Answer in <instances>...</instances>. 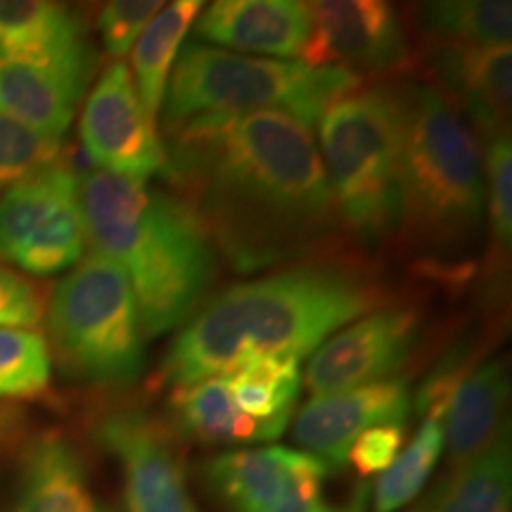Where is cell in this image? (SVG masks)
<instances>
[{"instance_id": "obj_8", "label": "cell", "mask_w": 512, "mask_h": 512, "mask_svg": "<svg viewBox=\"0 0 512 512\" xmlns=\"http://www.w3.org/2000/svg\"><path fill=\"white\" fill-rule=\"evenodd\" d=\"M86 252L79 176L69 162L19 181L0 195V264L46 278Z\"/></svg>"}, {"instance_id": "obj_1", "label": "cell", "mask_w": 512, "mask_h": 512, "mask_svg": "<svg viewBox=\"0 0 512 512\" xmlns=\"http://www.w3.org/2000/svg\"><path fill=\"white\" fill-rule=\"evenodd\" d=\"M166 136L162 178L235 273L337 256L349 238L306 121L278 110L211 114Z\"/></svg>"}, {"instance_id": "obj_14", "label": "cell", "mask_w": 512, "mask_h": 512, "mask_svg": "<svg viewBox=\"0 0 512 512\" xmlns=\"http://www.w3.org/2000/svg\"><path fill=\"white\" fill-rule=\"evenodd\" d=\"M411 413L406 380H384L366 387L313 396L294 418V441L332 467L347 463V453L363 432L377 425H403Z\"/></svg>"}, {"instance_id": "obj_9", "label": "cell", "mask_w": 512, "mask_h": 512, "mask_svg": "<svg viewBox=\"0 0 512 512\" xmlns=\"http://www.w3.org/2000/svg\"><path fill=\"white\" fill-rule=\"evenodd\" d=\"M332 465L299 448L264 446L223 451L207 460L204 479L226 512H368L363 491L332 501Z\"/></svg>"}, {"instance_id": "obj_25", "label": "cell", "mask_w": 512, "mask_h": 512, "mask_svg": "<svg viewBox=\"0 0 512 512\" xmlns=\"http://www.w3.org/2000/svg\"><path fill=\"white\" fill-rule=\"evenodd\" d=\"M415 15L430 48L510 46L512 5L508 0H439L418 5Z\"/></svg>"}, {"instance_id": "obj_23", "label": "cell", "mask_w": 512, "mask_h": 512, "mask_svg": "<svg viewBox=\"0 0 512 512\" xmlns=\"http://www.w3.org/2000/svg\"><path fill=\"white\" fill-rule=\"evenodd\" d=\"M202 8L204 5L200 0H176V3L166 5L150 19L143 34L138 36L136 46L131 48V76H136L133 83H136L138 98L143 102L147 117L155 124L162 112L171 69H174L185 36L195 19L200 17Z\"/></svg>"}, {"instance_id": "obj_4", "label": "cell", "mask_w": 512, "mask_h": 512, "mask_svg": "<svg viewBox=\"0 0 512 512\" xmlns=\"http://www.w3.org/2000/svg\"><path fill=\"white\" fill-rule=\"evenodd\" d=\"M484 152L434 86L406 83L399 162V230L422 259L465 254L484 228Z\"/></svg>"}, {"instance_id": "obj_24", "label": "cell", "mask_w": 512, "mask_h": 512, "mask_svg": "<svg viewBox=\"0 0 512 512\" xmlns=\"http://www.w3.org/2000/svg\"><path fill=\"white\" fill-rule=\"evenodd\" d=\"M171 413L178 422V430L207 444L249 446L271 441L254 420L235 406L223 375L176 387L171 392Z\"/></svg>"}, {"instance_id": "obj_5", "label": "cell", "mask_w": 512, "mask_h": 512, "mask_svg": "<svg viewBox=\"0 0 512 512\" xmlns=\"http://www.w3.org/2000/svg\"><path fill=\"white\" fill-rule=\"evenodd\" d=\"M406 83L358 88L318 121L320 159L349 240L375 247L399 230Z\"/></svg>"}, {"instance_id": "obj_32", "label": "cell", "mask_w": 512, "mask_h": 512, "mask_svg": "<svg viewBox=\"0 0 512 512\" xmlns=\"http://www.w3.org/2000/svg\"><path fill=\"white\" fill-rule=\"evenodd\" d=\"M403 441H406V427L403 425L370 427L351 444L347 460L361 477L380 475L399 456Z\"/></svg>"}, {"instance_id": "obj_17", "label": "cell", "mask_w": 512, "mask_h": 512, "mask_svg": "<svg viewBox=\"0 0 512 512\" xmlns=\"http://www.w3.org/2000/svg\"><path fill=\"white\" fill-rule=\"evenodd\" d=\"M309 3L297 0H219L197 17L195 34L245 53L302 57L309 41Z\"/></svg>"}, {"instance_id": "obj_3", "label": "cell", "mask_w": 512, "mask_h": 512, "mask_svg": "<svg viewBox=\"0 0 512 512\" xmlns=\"http://www.w3.org/2000/svg\"><path fill=\"white\" fill-rule=\"evenodd\" d=\"M86 245L126 273L140 325L150 337L171 332L200 311L216 280V249L174 192L105 169L79 176Z\"/></svg>"}, {"instance_id": "obj_18", "label": "cell", "mask_w": 512, "mask_h": 512, "mask_svg": "<svg viewBox=\"0 0 512 512\" xmlns=\"http://www.w3.org/2000/svg\"><path fill=\"white\" fill-rule=\"evenodd\" d=\"M10 512H110L95 496L86 463L60 432L38 434L24 451Z\"/></svg>"}, {"instance_id": "obj_13", "label": "cell", "mask_w": 512, "mask_h": 512, "mask_svg": "<svg viewBox=\"0 0 512 512\" xmlns=\"http://www.w3.org/2000/svg\"><path fill=\"white\" fill-rule=\"evenodd\" d=\"M420 335V313L408 306L368 313L318 347L304 373V387L313 396H325L392 380L413 356Z\"/></svg>"}, {"instance_id": "obj_26", "label": "cell", "mask_w": 512, "mask_h": 512, "mask_svg": "<svg viewBox=\"0 0 512 512\" xmlns=\"http://www.w3.org/2000/svg\"><path fill=\"white\" fill-rule=\"evenodd\" d=\"M441 456H444L441 420L425 418L411 444L401 448L394 463L377 475L373 486V510L399 512L408 503H413L425 489Z\"/></svg>"}, {"instance_id": "obj_20", "label": "cell", "mask_w": 512, "mask_h": 512, "mask_svg": "<svg viewBox=\"0 0 512 512\" xmlns=\"http://www.w3.org/2000/svg\"><path fill=\"white\" fill-rule=\"evenodd\" d=\"M0 57L29 62L95 60L81 17L48 0H0Z\"/></svg>"}, {"instance_id": "obj_6", "label": "cell", "mask_w": 512, "mask_h": 512, "mask_svg": "<svg viewBox=\"0 0 512 512\" xmlns=\"http://www.w3.org/2000/svg\"><path fill=\"white\" fill-rule=\"evenodd\" d=\"M361 86V76L344 69L309 67L304 62L249 57L188 43L171 69L159 117L166 133L197 117L261 110L287 112L313 124L337 100Z\"/></svg>"}, {"instance_id": "obj_27", "label": "cell", "mask_w": 512, "mask_h": 512, "mask_svg": "<svg viewBox=\"0 0 512 512\" xmlns=\"http://www.w3.org/2000/svg\"><path fill=\"white\" fill-rule=\"evenodd\" d=\"M50 384L46 337L34 330L0 328V399H34Z\"/></svg>"}, {"instance_id": "obj_19", "label": "cell", "mask_w": 512, "mask_h": 512, "mask_svg": "<svg viewBox=\"0 0 512 512\" xmlns=\"http://www.w3.org/2000/svg\"><path fill=\"white\" fill-rule=\"evenodd\" d=\"M508 396L510 380L503 358L479 363L458 384L441 415L448 467L479 456L508 430L503 425Z\"/></svg>"}, {"instance_id": "obj_29", "label": "cell", "mask_w": 512, "mask_h": 512, "mask_svg": "<svg viewBox=\"0 0 512 512\" xmlns=\"http://www.w3.org/2000/svg\"><path fill=\"white\" fill-rule=\"evenodd\" d=\"M484 185L486 216H489L491 240L498 256H508L512 245V145L510 136L486 143Z\"/></svg>"}, {"instance_id": "obj_31", "label": "cell", "mask_w": 512, "mask_h": 512, "mask_svg": "<svg viewBox=\"0 0 512 512\" xmlns=\"http://www.w3.org/2000/svg\"><path fill=\"white\" fill-rule=\"evenodd\" d=\"M46 304L31 280L0 264V328L31 330L41 323Z\"/></svg>"}, {"instance_id": "obj_16", "label": "cell", "mask_w": 512, "mask_h": 512, "mask_svg": "<svg viewBox=\"0 0 512 512\" xmlns=\"http://www.w3.org/2000/svg\"><path fill=\"white\" fill-rule=\"evenodd\" d=\"M95 60L29 62L0 57V114L62 138L93 76Z\"/></svg>"}, {"instance_id": "obj_21", "label": "cell", "mask_w": 512, "mask_h": 512, "mask_svg": "<svg viewBox=\"0 0 512 512\" xmlns=\"http://www.w3.org/2000/svg\"><path fill=\"white\" fill-rule=\"evenodd\" d=\"M408 512H512L510 432L467 463L446 467Z\"/></svg>"}, {"instance_id": "obj_11", "label": "cell", "mask_w": 512, "mask_h": 512, "mask_svg": "<svg viewBox=\"0 0 512 512\" xmlns=\"http://www.w3.org/2000/svg\"><path fill=\"white\" fill-rule=\"evenodd\" d=\"M79 133L93 169L140 183L164 176V143L157 124L147 117L131 69L124 62H112L88 93Z\"/></svg>"}, {"instance_id": "obj_15", "label": "cell", "mask_w": 512, "mask_h": 512, "mask_svg": "<svg viewBox=\"0 0 512 512\" xmlns=\"http://www.w3.org/2000/svg\"><path fill=\"white\" fill-rule=\"evenodd\" d=\"M437 91L456 107L479 143L510 136L512 50L432 48Z\"/></svg>"}, {"instance_id": "obj_12", "label": "cell", "mask_w": 512, "mask_h": 512, "mask_svg": "<svg viewBox=\"0 0 512 512\" xmlns=\"http://www.w3.org/2000/svg\"><path fill=\"white\" fill-rule=\"evenodd\" d=\"M311 29L302 50L309 67L344 69L356 76H380L411 62L399 15L382 0H318L309 3Z\"/></svg>"}, {"instance_id": "obj_2", "label": "cell", "mask_w": 512, "mask_h": 512, "mask_svg": "<svg viewBox=\"0 0 512 512\" xmlns=\"http://www.w3.org/2000/svg\"><path fill=\"white\" fill-rule=\"evenodd\" d=\"M370 264L325 256L238 283L192 316L166 351L159 380L171 387L228 373L256 356H302L332 332L389 302Z\"/></svg>"}, {"instance_id": "obj_7", "label": "cell", "mask_w": 512, "mask_h": 512, "mask_svg": "<svg viewBox=\"0 0 512 512\" xmlns=\"http://www.w3.org/2000/svg\"><path fill=\"white\" fill-rule=\"evenodd\" d=\"M48 351L67 377L126 387L145 370V332L126 273L88 254L55 285L46 309Z\"/></svg>"}, {"instance_id": "obj_10", "label": "cell", "mask_w": 512, "mask_h": 512, "mask_svg": "<svg viewBox=\"0 0 512 512\" xmlns=\"http://www.w3.org/2000/svg\"><path fill=\"white\" fill-rule=\"evenodd\" d=\"M93 437L117 460L126 512H200L174 439L143 403L102 411Z\"/></svg>"}, {"instance_id": "obj_22", "label": "cell", "mask_w": 512, "mask_h": 512, "mask_svg": "<svg viewBox=\"0 0 512 512\" xmlns=\"http://www.w3.org/2000/svg\"><path fill=\"white\" fill-rule=\"evenodd\" d=\"M221 375L226 377L235 406L254 420L268 439H278L290 425L302 389L297 358L256 356Z\"/></svg>"}, {"instance_id": "obj_28", "label": "cell", "mask_w": 512, "mask_h": 512, "mask_svg": "<svg viewBox=\"0 0 512 512\" xmlns=\"http://www.w3.org/2000/svg\"><path fill=\"white\" fill-rule=\"evenodd\" d=\"M64 162L62 138L0 114V192Z\"/></svg>"}, {"instance_id": "obj_30", "label": "cell", "mask_w": 512, "mask_h": 512, "mask_svg": "<svg viewBox=\"0 0 512 512\" xmlns=\"http://www.w3.org/2000/svg\"><path fill=\"white\" fill-rule=\"evenodd\" d=\"M159 10H162V3H157V0H114V3H107L98 15V29L105 53L117 62L126 57Z\"/></svg>"}]
</instances>
